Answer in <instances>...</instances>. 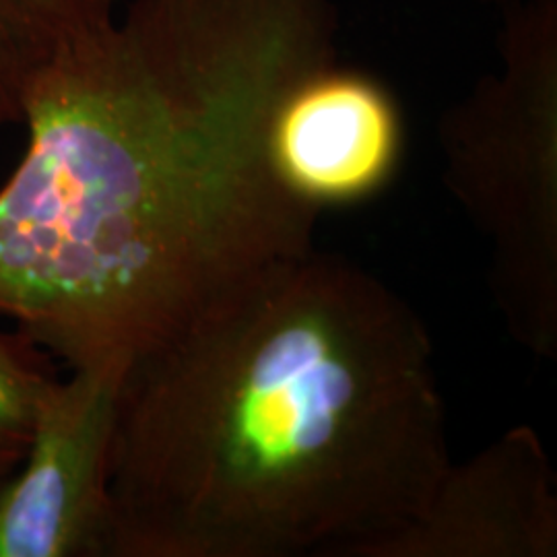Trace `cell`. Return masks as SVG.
<instances>
[{
    "mask_svg": "<svg viewBox=\"0 0 557 557\" xmlns=\"http://www.w3.org/2000/svg\"><path fill=\"white\" fill-rule=\"evenodd\" d=\"M400 149L403 122L393 94L341 62L299 81L271 128L278 176L319 209L376 193L393 176Z\"/></svg>",
    "mask_w": 557,
    "mask_h": 557,
    "instance_id": "5",
    "label": "cell"
},
{
    "mask_svg": "<svg viewBox=\"0 0 557 557\" xmlns=\"http://www.w3.org/2000/svg\"><path fill=\"white\" fill-rule=\"evenodd\" d=\"M498 57L440 140L450 190L496 239L512 320L543 351L556 319L557 0L504 7Z\"/></svg>",
    "mask_w": 557,
    "mask_h": 557,
    "instance_id": "3",
    "label": "cell"
},
{
    "mask_svg": "<svg viewBox=\"0 0 557 557\" xmlns=\"http://www.w3.org/2000/svg\"><path fill=\"white\" fill-rule=\"evenodd\" d=\"M52 359L20 329H0V487L17 471L41 400L59 380Z\"/></svg>",
    "mask_w": 557,
    "mask_h": 557,
    "instance_id": "8",
    "label": "cell"
},
{
    "mask_svg": "<svg viewBox=\"0 0 557 557\" xmlns=\"http://www.w3.org/2000/svg\"><path fill=\"white\" fill-rule=\"evenodd\" d=\"M479 2H483V4H492V7H508V4H512L515 0H479Z\"/></svg>",
    "mask_w": 557,
    "mask_h": 557,
    "instance_id": "9",
    "label": "cell"
},
{
    "mask_svg": "<svg viewBox=\"0 0 557 557\" xmlns=\"http://www.w3.org/2000/svg\"><path fill=\"white\" fill-rule=\"evenodd\" d=\"M450 467L418 314L310 248L126 370L108 556L391 557Z\"/></svg>",
    "mask_w": 557,
    "mask_h": 557,
    "instance_id": "2",
    "label": "cell"
},
{
    "mask_svg": "<svg viewBox=\"0 0 557 557\" xmlns=\"http://www.w3.org/2000/svg\"><path fill=\"white\" fill-rule=\"evenodd\" d=\"M335 0H124L25 94L0 188V314L69 370H126L260 271L320 209L271 128L338 62Z\"/></svg>",
    "mask_w": 557,
    "mask_h": 557,
    "instance_id": "1",
    "label": "cell"
},
{
    "mask_svg": "<svg viewBox=\"0 0 557 557\" xmlns=\"http://www.w3.org/2000/svg\"><path fill=\"white\" fill-rule=\"evenodd\" d=\"M556 547L547 458L529 430H515L448 469L425 517L391 557H547Z\"/></svg>",
    "mask_w": 557,
    "mask_h": 557,
    "instance_id": "6",
    "label": "cell"
},
{
    "mask_svg": "<svg viewBox=\"0 0 557 557\" xmlns=\"http://www.w3.org/2000/svg\"><path fill=\"white\" fill-rule=\"evenodd\" d=\"M120 370H71L41 400L29 446L0 487V557L108 556Z\"/></svg>",
    "mask_w": 557,
    "mask_h": 557,
    "instance_id": "4",
    "label": "cell"
},
{
    "mask_svg": "<svg viewBox=\"0 0 557 557\" xmlns=\"http://www.w3.org/2000/svg\"><path fill=\"white\" fill-rule=\"evenodd\" d=\"M124 0H0V131L20 122L32 83Z\"/></svg>",
    "mask_w": 557,
    "mask_h": 557,
    "instance_id": "7",
    "label": "cell"
}]
</instances>
